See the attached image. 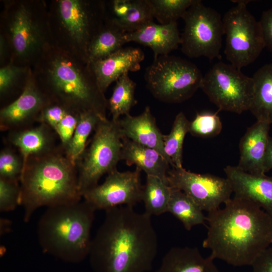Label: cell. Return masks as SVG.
I'll return each instance as SVG.
<instances>
[{
    "mask_svg": "<svg viewBox=\"0 0 272 272\" xmlns=\"http://www.w3.org/2000/svg\"><path fill=\"white\" fill-rule=\"evenodd\" d=\"M133 207L105 210L88 255L94 272H147L152 268L157 235L151 216L138 213Z\"/></svg>",
    "mask_w": 272,
    "mask_h": 272,
    "instance_id": "obj_1",
    "label": "cell"
},
{
    "mask_svg": "<svg viewBox=\"0 0 272 272\" xmlns=\"http://www.w3.org/2000/svg\"><path fill=\"white\" fill-rule=\"evenodd\" d=\"M208 213L202 246L214 259L234 266H251L272 244V219L251 200L237 195Z\"/></svg>",
    "mask_w": 272,
    "mask_h": 272,
    "instance_id": "obj_2",
    "label": "cell"
},
{
    "mask_svg": "<svg viewBox=\"0 0 272 272\" xmlns=\"http://www.w3.org/2000/svg\"><path fill=\"white\" fill-rule=\"evenodd\" d=\"M20 205L24 221H29L39 208L70 204L81 200L77 165L62 148L29 158L20 177Z\"/></svg>",
    "mask_w": 272,
    "mask_h": 272,
    "instance_id": "obj_3",
    "label": "cell"
},
{
    "mask_svg": "<svg viewBox=\"0 0 272 272\" xmlns=\"http://www.w3.org/2000/svg\"><path fill=\"white\" fill-rule=\"evenodd\" d=\"M96 210L85 200L47 208L37 229L42 251L68 263L84 260L89 253Z\"/></svg>",
    "mask_w": 272,
    "mask_h": 272,
    "instance_id": "obj_4",
    "label": "cell"
},
{
    "mask_svg": "<svg viewBox=\"0 0 272 272\" xmlns=\"http://www.w3.org/2000/svg\"><path fill=\"white\" fill-rule=\"evenodd\" d=\"M51 89L60 104L79 113L93 111L106 116L108 102L90 64L83 70L71 58L56 56L48 69Z\"/></svg>",
    "mask_w": 272,
    "mask_h": 272,
    "instance_id": "obj_5",
    "label": "cell"
},
{
    "mask_svg": "<svg viewBox=\"0 0 272 272\" xmlns=\"http://www.w3.org/2000/svg\"><path fill=\"white\" fill-rule=\"evenodd\" d=\"M144 77L147 88L155 98L165 103H179L200 88L203 76L195 64L168 54L154 58Z\"/></svg>",
    "mask_w": 272,
    "mask_h": 272,
    "instance_id": "obj_6",
    "label": "cell"
},
{
    "mask_svg": "<svg viewBox=\"0 0 272 272\" xmlns=\"http://www.w3.org/2000/svg\"><path fill=\"white\" fill-rule=\"evenodd\" d=\"M94 131L89 147L77 163L82 195L97 186L103 175L117 169L121 160L123 135L118 121L102 118Z\"/></svg>",
    "mask_w": 272,
    "mask_h": 272,
    "instance_id": "obj_7",
    "label": "cell"
},
{
    "mask_svg": "<svg viewBox=\"0 0 272 272\" xmlns=\"http://www.w3.org/2000/svg\"><path fill=\"white\" fill-rule=\"evenodd\" d=\"M222 18L226 35L224 50L227 59L241 70L253 62L265 44L259 21L247 8L249 1H237Z\"/></svg>",
    "mask_w": 272,
    "mask_h": 272,
    "instance_id": "obj_8",
    "label": "cell"
},
{
    "mask_svg": "<svg viewBox=\"0 0 272 272\" xmlns=\"http://www.w3.org/2000/svg\"><path fill=\"white\" fill-rule=\"evenodd\" d=\"M182 18L184 22L180 43L182 52L190 58H220L224 34L220 14L196 0Z\"/></svg>",
    "mask_w": 272,
    "mask_h": 272,
    "instance_id": "obj_9",
    "label": "cell"
},
{
    "mask_svg": "<svg viewBox=\"0 0 272 272\" xmlns=\"http://www.w3.org/2000/svg\"><path fill=\"white\" fill-rule=\"evenodd\" d=\"M253 87L252 77L222 61L215 63L203 76L200 86L219 111L238 114L249 110Z\"/></svg>",
    "mask_w": 272,
    "mask_h": 272,
    "instance_id": "obj_10",
    "label": "cell"
},
{
    "mask_svg": "<svg viewBox=\"0 0 272 272\" xmlns=\"http://www.w3.org/2000/svg\"><path fill=\"white\" fill-rule=\"evenodd\" d=\"M167 179L172 188L184 192L202 211L208 213L219 209L231 198L233 193L226 178L211 174H197L183 167H171Z\"/></svg>",
    "mask_w": 272,
    "mask_h": 272,
    "instance_id": "obj_11",
    "label": "cell"
},
{
    "mask_svg": "<svg viewBox=\"0 0 272 272\" xmlns=\"http://www.w3.org/2000/svg\"><path fill=\"white\" fill-rule=\"evenodd\" d=\"M142 170L119 172L117 169L108 174L101 185L85 191L82 197L96 210H104L120 206L133 207L142 201Z\"/></svg>",
    "mask_w": 272,
    "mask_h": 272,
    "instance_id": "obj_12",
    "label": "cell"
},
{
    "mask_svg": "<svg viewBox=\"0 0 272 272\" xmlns=\"http://www.w3.org/2000/svg\"><path fill=\"white\" fill-rule=\"evenodd\" d=\"M57 10L63 28L73 40L83 46L87 58L88 46L102 26L103 7H93L78 0H61Z\"/></svg>",
    "mask_w": 272,
    "mask_h": 272,
    "instance_id": "obj_13",
    "label": "cell"
},
{
    "mask_svg": "<svg viewBox=\"0 0 272 272\" xmlns=\"http://www.w3.org/2000/svg\"><path fill=\"white\" fill-rule=\"evenodd\" d=\"M49 104L34 84L28 83L20 96L1 110V129L12 131L24 128L32 121L37 120L41 111Z\"/></svg>",
    "mask_w": 272,
    "mask_h": 272,
    "instance_id": "obj_14",
    "label": "cell"
},
{
    "mask_svg": "<svg viewBox=\"0 0 272 272\" xmlns=\"http://www.w3.org/2000/svg\"><path fill=\"white\" fill-rule=\"evenodd\" d=\"M224 170L234 195L253 202L272 219V176L252 175L237 166H227Z\"/></svg>",
    "mask_w": 272,
    "mask_h": 272,
    "instance_id": "obj_15",
    "label": "cell"
},
{
    "mask_svg": "<svg viewBox=\"0 0 272 272\" xmlns=\"http://www.w3.org/2000/svg\"><path fill=\"white\" fill-rule=\"evenodd\" d=\"M144 58L142 49L122 47L108 56L89 64L99 88L104 93L112 83L122 75L140 70L141 63Z\"/></svg>",
    "mask_w": 272,
    "mask_h": 272,
    "instance_id": "obj_16",
    "label": "cell"
},
{
    "mask_svg": "<svg viewBox=\"0 0 272 272\" xmlns=\"http://www.w3.org/2000/svg\"><path fill=\"white\" fill-rule=\"evenodd\" d=\"M269 123L256 121L248 127L239 143L240 169L254 175L265 174L264 160L269 137Z\"/></svg>",
    "mask_w": 272,
    "mask_h": 272,
    "instance_id": "obj_17",
    "label": "cell"
},
{
    "mask_svg": "<svg viewBox=\"0 0 272 272\" xmlns=\"http://www.w3.org/2000/svg\"><path fill=\"white\" fill-rule=\"evenodd\" d=\"M118 123L123 138L156 150L171 165L164 151V134L157 126L149 106H146L143 112L138 116H131L130 114L124 116L119 119Z\"/></svg>",
    "mask_w": 272,
    "mask_h": 272,
    "instance_id": "obj_18",
    "label": "cell"
},
{
    "mask_svg": "<svg viewBox=\"0 0 272 272\" xmlns=\"http://www.w3.org/2000/svg\"><path fill=\"white\" fill-rule=\"evenodd\" d=\"M126 39L127 43L134 42L150 47L154 58L169 54L181 43L177 22L165 25L150 22L134 31L127 33Z\"/></svg>",
    "mask_w": 272,
    "mask_h": 272,
    "instance_id": "obj_19",
    "label": "cell"
},
{
    "mask_svg": "<svg viewBox=\"0 0 272 272\" xmlns=\"http://www.w3.org/2000/svg\"><path fill=\"white\" fill-rule=\"evenodd\" d=\"M126 165H134L147 175L158 177L167 181V173L171 167L169 162L156 150L123 138L121 160Z\"/></svg>",
    "mask_w": 272,
    "mask_h": 272,
    "instance_id": "obj_20",
    "label": "cell"
},
{
    "mask_svg": "<svg viewBox=\"0 0 272 272\" xmlns=\"http://www.w3.org/2000/svg\"><path fill=\"white\" fill-rule=\"evenodd\" d=\"M210 255L205 257L196 247H175L163 257L155 272H220Z\"/></svg>",
    "mask_w": 272,
    "mask_h": 272,
    "instance_id": "obj_21",
    "label": "cell"
},
{
    "mask_svg": "<svg viewBox=\"0 0 272 272\" xmlns=\"http://www.w3.org/2000/svg\"><path fill=\"white\" fill-rule=\"evenodd\" d=\"M52 130L47 125L40 123L36 127L10 131L9 140L19 149L24 167L30 157L42 155L56 149Z\"/></svg>",
    "mask_w": 272,
    "mask_h": 272,
    "instance_id": "obj_22",
    "label": "cell"
},
{
    "mask_svg": "<svg viewBox=\"0 0 272 272\" xmlns=\"http://www.w3.org/2000/svg\"><path fill=\"white\" fill-rule=\"evenodd\" d=\"M11 39L16 52L21 56L32 53L38 46L40 35L29 11L21 6L11 20Z\"/></svg>",
    "mask_w": 272,
    "mask_h": 272,
    "instance_id": "obj_23",
    "label": "cell"
},
{
    "mask_svg": "<svg viewBox=\"0 0 272 272\" xmlns=\"http://www.w3.org/2000/svg\"><path fill=\"white\" fill-rule=\"evenodd\" d=\"M252 98L249 110L257 121L272 124V63L260 67L252 77Z\"/></svg>",
    "mask_w": 272,
    "mask_h": 272,
    "instance_id": "obj_24",
    "label": "cell"
},
{
    "mask_svg": "<svg viewBox=\"0 0 272 272\" xmlns=\"http://www.w3.org/2000/svg\"><path fill=\"white\" fill-rule=\"evenodd\" d=\"M126 33L111 20L105 26H102L88 46V63L102 59L122 48L127 43Z\"/></svg>",
    "mask_w": 272,
    "mask_h": 272,
    "instance_id": "obj_25",
    "label": "cell"
},
{
    "mask_svg": "<svg viewBox=\"0 0 272 272\" xmlns=\"http://www.w3.org/2000/svg\"><path fill=\"white\" fill-rule=\"evenodd\" d=\"M172 188L167 212L178 219L187 231L196 225H207L206 216L198 206L181 190Z\"/></svg>",
    "mask_w": 272,
    "mask_h": 272,
    "instance_id": "obj_26",
    "label": "cell"
},
{
    "mask_svg": "<svg viewBox=\"0 0 272 272\" xmlns=\"http://www.w3.org/2000/svg\"><path fill=\"white\" fill-rule=\"evenodd\" d=\"M172 188L168 181L154 176L147 175L143 186L142 201L146 214L160 215L167 212L168 205Z\"/></svg>",
    "mask_w": 272,
    "mask_h": 272,
    "instance_id": "obj_27",
    "label": "cell"
},
{
    "mask_svg": "<svg viewBox=\"0 0 272 272\" xmlns=\"http://www.w3.org/2000/svg\"><path fill=\"white\" fill-rule=\"evenodd\" d=\"M104 118L107 117L93 111L80 113L74 133L67 146L63 149L65 156L74 164L77 165L86 150L88 137L100 120Z\"/></svg>",
    "mask_w": 272,
    "mask_h": 272,
    "instance_id": "obj_28",
    "label": "cell"
},
{
    "mask_svg": "<svg viewBox=\"0 0 272 272\" xmlns=\"http://www.w3.org/2000/svg\"><path fill=\"white\" fill-rule=\"evenodd\" d=\"M136 83L125 74L116 81L113 93L108 102L112 120L117 121L121 115L129 114L137 101L134 97Z\"/></svg>",
    "mask_w": 272,
    "mask_h": 272,
    "instance_id": "obj_29",
    "label": "cell"
},
{
    "mask_svg": "<svg viewBox=\"0 0 272 272\" xmlns=\"http://www.w3.org/2000/svg\"><path fill=\"white\" fill-rule=\"evenodd\" d=\"M190 121L183 112L175 117L170 132L163 135L164 151L172 167L182 168L183 145Z\"/></svg>",
    "mask_w": 272,
    "mask_h": 272,
    "instance_id": "obj_30",
    "label": "cell"
},
{
    "mask_svg": "<svg viewBox=\"0 0 272 272\" xmlns=\"http://www.w3.org/2000/svg\"><path fill=\"white\" fill-rule=\"evenodd\" d=\"M153 19L148 0H129V7L124 15L111 21L125 32L129 33L153 21Z\"/></svg>",
    "mask_w": 272,
    "mask_h": 272,
    "instance_id": "obj_31",
    "label": "cell"
},
{
    "mask_svg": "<svg viewBox=\"0 0 272 272\" xmlns=\"http://www.w3.org/2000/svg\"><path fill=\"white\" fill-rule=\"evenodd\" d=\"M196 0H148L154 18L160 24L177 22Z\"/></svg>",
    "mask_w": 272,
    "mask_h": 272,
    "instance_id": "obj_32",
    "label": "cell"
},
{
    "mask_svg": "<svg viewBox=\"0 0 272 272\" xmlns=\"http://www.w3.org/2000/svg\"><path fill=\"white\" fill-rule=\"evenodd\" d=\"M218 111L196 113L194 119L190 121L189 132L193 136L200 138L218 135L222 129V123L218 115Z\"/></svg>",
    "mask_w": 272,
    "mask_h": 272,
    "instance_id": "obj_33",
    "label": "cell"
},
{
    "mask_svg": "<svg viewBox=\"0 0 272 272\" xmlns=\"http://www.w3.org/2000/svg\"><path fill=\"white\" fill-rule=\"evenodd\" d=\"M23 161L13 149L5 148L0 153V177L20 180L23 169Z\"/></svg>",
    "mask_w": 272,
    "mask_h": 272,
    "instance_id": "obj_34",
    "label": "cell"
},
{
    "mask_svg": "<svg viewBox=\"0 0 272 272\" xmlns=\"http://www.w3.org/2000/svg\"><path fill=\"white\" fill-rule=\"evenodd\" d=\"M20 182L0 177V211L10 212L20 205Z\"/></svg>",
    "mask_w": 272,
    "mask_h": 272,
    "instance_id": "obj_35",
    "label": "cell"
},
{
    "mask_svg": "<svg viewBox=\"0 0 272 272\" xmlns=\"http://www.w3.org/2000/svg\"><path fill=\"white\" fill-rule=\"evenodd\" d=\"M80 113L70 111L55 128V133L61 141V147L64 149L70 142L79 120Z\"/></svg>",
    "mask_w": 272,
    "mask_h": 272,
    "instance_id": "obj_36",
    "label": "cell"
},
{
    "mask_svg": "<svg viewBox=\"0 0 272 272\" xmlns=\"http://www.w3.org/2000/svg\"><path fill=\"white\" fill-rule=\"evenodd\" d=\"M71 110L60 104H49L41 111L37 121L40 123L47 125L54 130L61 120Z\"/></svg>",
    "mask_w": 272,
    "mask_h": 272,
    "instance_id": "obj_37",
    "label": "cell"
},
{
    "mask_svg": "<svg viewBox=\"0 0 272 272\" xmlns=\"http://www.w3.org/2000/svg\"><path fill=\"white\" fill-rule=\"evenodd\" d=\"M22 70L15 66L9 65L0 70V92L3 94L8 91L20 74Z\"/></svg>",
    "mask_w": 272,
    "mask_h": 272,
    "instance_id": "obj_38",
    "label": "cell"
},
{
    "mask_svg": "<svg viewBox=\"0 0 272 272\" xmlns=\"http://www.w3.org/2000/svg\"><path fill=\"white\" fill-rule=\"evenodd\" d=\"M259 23L265 47L272 52V7L262 12Z\"/></svg>",
    "mask_w": 272,
    "mask_h": 272,
    "instance_id": "obj_39",
    "label": "cell"
},
{
    "mask_svg": "<svg viewBox=\"0 0 272 272\" xmlns=\"http://www.w3.org/2000/svg\"><path fill=\"white\" fill-rule=\"evenodd\" d=\"M251 266L252 272H272V247L262 251Z\"/></svg>",
    "mask_w": 272,
    "mask_h": 272,
    "instance_id": "obj_40",
    "label": "cell"
},
{
    "mask_svg": "<svg viewBox=\"0 0 272 272\" xmlns=\"http://www.w3.org/2000/svg\"><path fill=\"white\" fill-rule=\"evenodd\" d=\"M264 169L265 173L272 169V137H269L266 148L264 160Z\"/></svg>",
    "mask_w": 272,
    "mask_h": 272,
    "instance_id": "obj_41",
    "label": "cell"
}]
</instances>
